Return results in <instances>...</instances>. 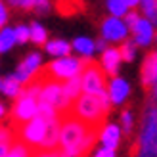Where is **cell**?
<instances>
[{"mask_svg":"<svg viewBox=\"0 0 157 157\" xmlns=\"http://www.w3.org/2000/svg\"><path fill=\"white\" fill-rule=\"evenodd\" d=\"M36 117H40V119H44V121H56V119H59L58 117V109L54 107V105H50V104H44V101H40L38 104V115Z\"/></svg>","mask_w":157,"mask_h":157,"instance_id":"cell-23","label":"cell"},{"mask_svg":"<svg viewBox=\"0 0 157 157\" xmlns=\"http://www.w3.org/2000/svg\"><path fill=\"white\" fill-rule=\"evenodd\" d=\"M124 4H127L128 8H136V6H140L142 4V0H123Z\"/></svg>","mask_w":157,"mask_h":157,"instance_id":"cell-36","label":"cell"},{"mask_svg":"<svg viewBox=\"0 0 157 157\" xmlns=\"http://www.w3.org/2000/svg\"><path fill=\"white\" fill-rule=\"evenodd\" d=\"M107 94L113 105H123L130 94V84L121 77H113L107 82Z\"/></svg>","mask_w":157,"mask_h":157,"instance_id":"cell-13","label":"cell"},{"mask_svg":"<svg viewBox=\"0 0 157 157\" xmlns=\"http://www.w3.org/2000/svg\"><path fill=\"white\" fill-rule=\"evenodd\" d=\"M105 113L107 111L104 109V105H101V101H100L98 96H94V94H82L77 101H73L71 113L69 115L77 117L78 121L86 123L92 128H98L101 119L105 117Z\"/></svg>","mask_w":157,"mask_h":157,"instance_id":"cell-3","label":"cell"},{"mask_svg":"<svg viewBox=\"0 0 157 157\" xmlns=\"http://www.w3.org/2000/svg\"><path fill=\"white\" fill-rule=\"evenodd\" d=\"M38 104H40V100L25 96V94H23L21 98H17V100H15V104H13V109H12L13 123L21 127V124L33 121L35 117L38 115Z\"/></svg>","mask_w":157,"mask_h":157,"instance_id":"cell-10","label":"cell"},{"mask_svg":"<svg viewBox=\"0 0 157 157\" xmlns=\"http://www.w3.org/2000/svg\"><path fill=\"white\" fill-rule=\"evenodd\" d=\"M128 31L130 27L124 23V19L121 17H113V15H109L101 21L100 25V35L104 38L105 42H127V36H128Z\"/></svg>","mask_w":157,"mask_h":157,"instance_id":"cell-7","label":"cell"},{"mask_svg":"<svg viewBox=\"0 0 157 157\" xmlns=\"http://www.w3.org/2000/svg\"><path fill=\"white\" fill-rule=\"evenodd\" d=\"M123 61L121 56V50L115 48V46H109L105 52H101V58H100V67L104 69V73L109 77H117V71H119V65Z\"/></svg>","mask_w":157,"mask_h":157,"instance_id":"cell-14","label":"cell"},{"mask_svg":"<svg viewBox=\"0 0 157 157\" xmlns=\"http://www.w3.org/2000/svg\"><path fill=\"white\" fill-rule=\"evenodd\" d=\"M92 157H117L115 150H111V147H104V146H100L98 150H94Z\"/></svg>","mask_w":157,"mask_h":157,"instance_id":"cell-31","label":"cell"},{"mask_svg":"<svg viewBox=\"0 0 157 157\" xmlns=\"http://www.w3.org/2000/svg\"><path fill=\"white\" fill-rule=\"evenodd\" d=\"M82 86H84V94H100L104 92L107 88L105 84V73L104 69L100 67V63H92V61H88V63L84 65L82 69Z\"/></svg>","mask_w":157,"mask_h":157,"instance_id":"cell-6","label":"cell"},{"mask_svg":"<svg viewBox=\"0 0 157 157\" xmlns=\"http://www.w3.org/2000/svg\"><path fill=\"white\" fill-rule=\"evenodd\" d=\"M128 10L130 8L124 4L123 0H107V12H109V15H113V17L124 19L128 15Z\"/></svg>","mask_w":157,"mask_h":157,"instance_id":"cell-21","label":"cell"},{"mask_svg":"<svg viewBox=\"0 0 157 157\" xmlns=\"http://www.w3.org/2000/svg\"><path fill=\"white\" fill-rule=\"evenodd\" d=\"M136 157H157V107L147 105L142 117Z\"/></svg>","mask_w":157,"mask_h":157,"instance_id":"cell-2","label":"cell"},{"mask_svg":"<svg viewBox=\"0 0 157 157\" xmlns=\"http://www.w3.org/2000/svg\"><path fill=\"white\" fill-rule=\"evenodd\" d=\"M130 33H132V40L136 42V46H142V48H147L157 36L155 35V27L144 17V15L140 17V21L136 25L130 29Z\"/></svg>","mask_w":157,"mask_h":157,"instance_id":"cell-11","label":"cell"},{"mask_svg":"<svg viewBox=\"0 0 157 157\" xmlns=\"http://www.w3.org/2000/svg\"><path fill=\"white\" fill-rule=\"evenodd\" d=\"M15 44H17L15 29H12V27H2V31H0V52L6 54L8 50H12Z\"/></svg>","mask_w":157,"mask_h":157,"instance_id":"cell-20","label":"cell"},{"mask_svg":"<svg viewBox=\"0 0 157 157\" xmlns=\"http://www.w3.org/2000/svg\"><path fill=\"white\" fill-rule=\"evenodd\" d=\"M98 138L96 128L88 127L86 123L78 121L73 115H65L61 119V134H59V147L61 151L73 157H82L90 150L92 142Z\"/></svg>","mask_w":157,"mask_h":157,"instance_id":"cell-1","label":"cell"},{"mask_svg":"<svg viewBox=\"0 0 157 157\" xmlns=\"http://www.w3.org/2000/svg\"><path fill=\"white\" fill-rule=\"evenodd\" d=\"M151 100H153L155 104H157V82L151 86Z\"/></svg>","mask_w":157,"mask_h":157,"instance_id":"cell-37","label":"cell"},{"mask_svg":"<svg viewBox=\"0 0 157 157\" xmlns=\"http://www.w3.org/2000/svg\"><path fill=\"white\" fill-rule=\"evenodd\" d=\"M46 46V52L56 59V58H65L69 56V52L73 50V44H69L67 40H61V38H52L44 44Z\"/></svg>","mask_w":157,"mask_h":157,"instance_id":"cell-17","label":"cell"},{"mask_svg":"<svg viewBox=\"0 0 157 157\" xmlns=\"http://www.w3.org/2000/svg\"><path fill=\"white\" fill-rule=\"evenodd\" d=\"M121 56H123V61H132L136 58V42L134 40H127L121 44Z\"/></svg>","mask_w":157,"mask_h":157,"instance_id":"cell-25","label":"cell"},{"mask_svg":"<svg viewBox=\"0 0 157 157\" xmlns=\"http://www.w3.org/2000/svg\"><path fill=\"white\" fill-rule=\"evenodd\" d=\"M0 115H2V117L6 115V107H4V105H0Z\"/></svg>","mask_w":157,"mask_h":157,"instance_id":"cell-39","label":"cell"},{"mask_svg":"<svg viewBox=\"0 0 157 157\" xmlns=\"http://www.w3.org/2000/svg\"><path fill=\"white\" fill-rule=\"evenodd\" d=\"M73 50L81 58H90L98 50V46H96V40H92L90 36H77L73 40Z\"/></svg>","mask_w":157,"mask_h":157,"instance_id":"cell-19","label":"cell"},{"mask_svg":"<svg viewBox=\"0 0 157 157\" xmlns=\"http://www.w3.org/2000/svg\"><path fill=\"white\" fill-rule=\"evenodd\" d=\"M138 21H140V15H138L136 12H132V10L128 12V15H127V17H124V23H127V25H128L130 29L134 27V25H136Z\"/></svg>","mask_w":157,"mask_h":157,"instance_id":"cell-33","label":"cell"},{"mask_svg":"<svg viewBox=\"0 0 157 157\" xmlns=\"http://www.w3.org/2000/svg\"><path fill=\"white\" fill-rule=\"evenodd\" d=\"M42 56L38 52H31V54H27L25 56V59L19 63V67L15 69V77H17V81L25 86V84H29V82H33L35 78H38L40 77V73H42Z\"/></svg>","mask_w":157,"mask_h":157,"instance_id":"cell-8","label":"cell"},{"mask_svg":"<svg viewBox=\"0 0 157 157\" xmlns=\"http://www.w3.org/2000/svg\"><path fill=\"white\" fill-rule=\"evenodd\" d=\"M121 138H123V128H121V124H117V123H105V124H101L100 130H98V140L104 147L117 150L119 144H121Z\"/></svg>","mask_w":157,"mask_h":157,"instance_id":"cell-12","label":"cell"},{"mask_svg":"<svg viewBox=\"0 0 157 157\" xmlns=\"http://www.w3.org/2000/svg\"><path fill=\"white\" fill-rule=\"evenodd\" d=\"M86 63H82L78 58L65 56V58H56L52 59L48 65H44L42 75L52 81H69L73 77L82 75V69Z\"/></svg>","mask_w":157,"mask_h":157,"instance_id":"cell-4","label":"cell"},{"mask_svg":"<svg viewBox=\"0 0 157 157\" xmlns=\"http://www.w3.org/2000/svg\"><path fill=\"white\" fill-rule=\"evenodd\" d=\"M8 23V10H6V4H0V25L6 27Z\"/></svg>","mask_w":157,"mask_h":157,"instance_id":"cell-34","label":"cell"},{"mask_svg":"<svg viewBox=\"0 0 157 157\" xmlns=\"http://www.w3.org/2000/svg\"><path fill=\"white\" fill-rule=\"evenodd\" d=\"M46 132H48V121L40 119V117H35L33 121H29V123L19 127L17 138H19L21 144H25L29 147V150L40 151L42 144H44V138H46Z\"/></svg>","mask_w":157,"mask_h":157,"instance_id":"cell-5","label":"cell"},{"mask_svg":"<svg viewBox=\"0 0 157 157\" xmlns=\"http://www.w3.org/2000/svg\"><path fill=\"white\" fill-rule=\"evenodd\" d=\"M13 29H15V36H17V44H25L27 40H31V27L17 25Z\"/></svg>","mask_w":157,"mask_h":157,"instance_id":"cell-28","label":"cell"},{"mask_svg":"<svg viewBox=\"0 0 157 157\" xmlns=\"http://www.w3.org/2000/svg\"><path fill=\"white\" fill-rule=\"evenodd\" d=\"M132 127H134V117H132V113L128 111V109H124V111L121 113V128L124 134H128V132L132 130Z\"/></svg>","mask_w":157,"mask_h":157,"instance_id":"cell-27","label":"cell"},{"mask_svg":"<svg viewBox=\"0 0 157 157\" xmlns=\"http://www.w3.org/2000/svg\"><path fill=\"white\" fill-rule=\"evenodd\" d=\"M0 90H2V94L8 96V98H21L23 92H25L23 84L17 81V77H15V75L4 77L2 81H0Z\"/></svg>","mask_w":157,"mask_h":157,"instance_id":"cell-16","label":"cell"},{"mask_svg":"<svg viewBox=\"0 0 157 157\" xmlns=\"http://www.w3.org/2000/svg\"><path fill=\"white\" fill-rule=\"evenodd\" d=\"M144 17L150 21L153 27H157V2H153L151 6L144 8Z\"/></svg>","mask_w":157,"mask_h":157,"instance_id":"cell-30","label":"cell"},{"mask_svg":"<svg viewBox=\"0 0 157 157\" xmlns=\"http://www.w3.org/2000/svg\"><path fill=\"white\" fill-rule=\"evenodd\" d=\"M155 42H157V36H155Z\"/></svg>","mask_w":157,"mask_h":157,"instance_id":"cell-40","label":"cell"},{"mask_svg":"<svg viewBox=\"0 0 157 157\" xmlns=\"http://www.w3.org/2000/svg\"><path fill=\"white\" fill-rule=\"evenodd\" d=\"M35 10H36L38 13H48V12L52 10V2H50V0H36Z\"/></svg>","mask_w":157,"mask_h":157,"instance_id":"cell-32","label":"cell"},{"mask_svg":"<svg viewBox=\"0 0 157 157\" xmlns=\"http://www.w3.org/2000/svg\"><path fill=\"white\" fill-rule=\"evenodd\" d=\"M153 2H157V0H142V4H140V6H142V8H147V6H151Z\"/></svg>","mask_w":157,"mask_h":157,"instance_id":"cell-38","label":"cell"},{"mask_svg":"<svg viewBox=\"0 0 157 157\" xmlns=\"http://www.w3.org/2000/svg\"><path fill=\"white\" fill-rule=\"evenodd\" d=\"M140 77H142V84L147 86V88H151L157 82V52H151L146 56Z\"/></svg>","mask_w":157,"mask_h":157,"instance_id":"cell-15","label":"cell"},{"mask_svg":"<svg viewBox=\"0 0 157 157\" xmlns=\"http://www.w3.org/2000/svg\"><path fill=\"white\" fill-rule=\"evenodd\" d=\"M12 130L10 128H2V132H0V157H6L8 153L12 151Z\"/></svg>","mask_w":157,"mask_h":157,"instance_id":"cell-24","label":"cell"},{"mask_svg":"<svg viewBox=\"0 0 157 157\" xmlns=\"http://www.w3.org/2000/svg\"><path fill=\"white\" fill-rule=\"evenodd\" d=\"M6 157H29V147H27L25 144H21V142H17V144H13V147H12V151L8 153Z\"/></svg>","mask_w":157,"mask_h":157,"instance_id":"cell-29","label":"cell"},{"mask_svg":"<svg viewBox=\"0 0 157 157\" xmlns=\"http://www.w3.org/2000/svg\"><path fill=\"white\" fill-rule=\"evenodd\" d=\"M58 10L61 13H75L78 10V0H58Z\"/></svg>","mask_w":157,"mask_h":157,"instance_id":"cell-26","label":"cell"},{"mask_svg":"<svg viewBox=\"0 0 157 157\" xmlns=\"http://www.w3.org/2000/svg\"><path fill=\"white\" fill-rule=\"evenodd\" d=\"M31 40L35 44H46L48 42V33H46V29L36 21L31 25Z\"/></svg>","mask_w":157,"mask_h":157,"instance_id":"cell-22","label":"cell"},{"mask_svg":"<svg viewBox=\"0 0 157 157\" xmlns=\"http://www.w3.org/2000/svg\"><path fill=\"white\" fill-rule=\"evenodd\" d=\"M63 92H65V96H67L69 101H77L84 94L82 77L78 75V77H73V78H69V81H65L63 82Z\"/></svg>","mask_w":157,"mask_h":157,"instance_id":"cell-18","label":"cell"},{"mask_svg":"<svg viewBox=\"0 0 157 157\" xmlns=\"http://www.w3.org/2000/svg\"><path fill=\"white\" fill-rule=\"evenodd\" d=\"M40 101L44 104H50L56 109H69L71 101L67 100L65 92H63V84L58 82V81H52V78H46L44 86H42V92H40Z\"/></svg>","mask_w":157,"mask_h":157,"instance_id":"cell-9","label":"cell"},{"mask_svg":"<svg viewBox=\"0 0 157 157\" xmlns=\"http://www.w3.org/2000/svg\"><path fill=\"white\" fill-rule=\"evenodd\" d=\"M36 6V0H21L19 8H23V10H35Z\"/></svg>","mask_w":157,"mask_h":157,"instance_id":"cell-35","label":"cell"}]
</instances>
